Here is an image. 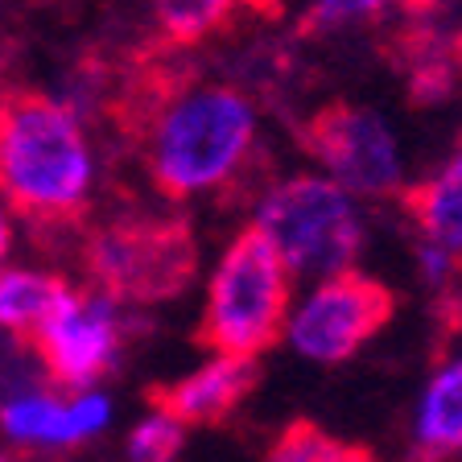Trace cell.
<instances>
[{
	"instance_id": "1",
	"label": "cell",
	"mask_w": 462,
	"mask_h": 462,
	"mask_svg": "<svg viewBox=\"0 0 462 462\" xmlns=\"http://www.w3.org/2000/svg\"><path fill=\"white\" fill-rule=\"evenodd\" d=\"M125 141L144 157L149 182L162 199L182 202L231 182L244 170L256 136L252 104L227 83H190L173 67L136 70L112 104Z\"/></svg>"
},
{
	"instance_id": "2",
	"label": "cell",
	"mask_w": 462,
	"mask_h": 462,
	"mask_svg": "<svg viewBox=\"0 0 462 462\" xmlns=\"http://www.w3.org/2000/svg\"><path fill=\"white\" fill-rule=\"evenodd\" d=\"M91 157L75 112L33 87H0V194L33 236L83 227Z\"/></svg>"
},
{
	"instance_id": "3",
	"label": "cell",
	"mask_w": 462,
	"mask_h": 462,
	"mask_svg": "<svg viewBox=\"0 0 462 462\" xmlns=\"http://www.w3.org/2000/svg\"><path fill=\"white\" fill-rule=\"evenodd\" d=\"M293 277L269 231L252 223L223 252L207 289V310L194 327V346L215 356H252L273 351L285 338Z\"/></svg>"
},
{
	"instance_id": "4",
	"label": "cell",
	"mask_w": 462,
	"mask_h": 462,
	"mask_svg": "<svg viewBox=\"0 0 462 462\" xmlns=\"http://www.w3.org/2000/svg\"><path fill=\"white\" fill-rule=\"evenodd\" d=\"M83 269L107 301L157 306L199 277V240L182 215H120L83 240Z\"/></svg>"
},
{
	"instance_id": "5",
	"label": "cell",
	"mask_w": 462,
	"mask_h": 462,
	"mask_svg": "<svg viewBox=\"0 0 462 462\" xmlns=\"http://www.w3.org/2000/svg\"><path fill=\"white\" fill-rule=\"evenodd\" d=\"M260 227L277 244L289 273H338L359 256L364 227L346 190L327 178L281 182L260 202Z\"/></svg>"
},
{
	"instance_id": "6",
	"label": "cell",
	"mask_w": 462,
	"mask_h": 462,
	"mask_svg": "<svg viewBox=\"0 0 462 462\" xmlns=\"http://www.w3.org/2000/svg\"><path fill=\"white\" fill-rule=\"evenodd\" d=\"M396 289L356 273L351 264L330 273L293 318V346L318 364H343L396 318Z\"/></svg>"
},
{
	"instance_id": "7",
	"label": "cell",
	"mask_w": 462,
	"mask_h": 462,
	"mask_svg": "<svg viewBox=\"0 0 462 462\" xmlns=\"http://www.w3.org/2000/svg\"><path fill=\"white\" fill-rule=\"evenodd\" d=\"M298 144L335 173V182L359 194H396L401 162L384 120L351 99H330L298 125Z\"/></svg>"
},
{
	"instance_id": "8",
	"label": "cell",
	"mask_w": 462,
	"mask_h": 462,
	"mask_svg": "<svg viewBox=\"0 0 462 462\" xmlns=\"http://www.w3.org/2000/svg\"><path fill=\"white\" fill-rule=\"evenodd\" d=\"M29 346L54 393H87L104 375H112L116 356H120V327L104 301L70 293L29 335Z\"/></svg>"
},
{
	"instance_id": "9",
	"label": "cell",
	"mask_w": 462,
	"mask_h": 462,
	"mask_svg": "<svg viewBox=\"0 0 462 462\" xmlns=\"http://www.w3.org/2000/svg\"><path fill=\"white\" fill-rule=\"evenodd\" d=\"M260 388V364L252 356H219L215 364L199 367L173 384H149L144 404L153 413L173 417L178 425H207L219 430L236 417L244 401Z\"/></svg>"
},
{
	"instance_id": "10",
	"label": "cell",
	"mask_w": 462,
	"mask_h": 462,
	"mask_svg": "<svg viewBox=\"0 0 462 462\" xmlns=\"http://www.w3.org/2000/svg\"><path fill=\"white\" fill-rule=\"evenodd\" d=\"M285 0H153L157 38L170 50L227 38L240 21H281Z\"/></svg>"
},
{
	"instance_id": "11",
	"label": "cell",
	"mask_w": 462,
	"mask_h": 462,
	"mask_svg": "<svg viewBox=\"0 0 462 462\" xmlns=\"http://www.w3.org/2000/svg\"><path fill=\"white\" fill-rule=\"evenodd\" d=\"M107 421L104 396H83L79 404H58L50 396H17L0 409V425L17 442H79Z\"/></svg>"
},
{
	"instance_id": "12",
	"label": "cell",
	"mask_w": 462,
	"mask_h": 462,
	"mask_svg": "<svg viewBox=\"0 0 462 462\" xmlns=\"http://www.w3.org/2000/svg\"><path fill=\"white\" fill-rule=\"evenodd\" d=\"M396 199L425 240L462 252V144L442 173L404 186V190H396Z\"/></svg>"
},
{
	"instance_id": "13",
	"label": "cell",
	"mask_w": 462,
	"mask_h": 462,
	"mask_svg": "<svg viewBox=\"0 0 462 462\" xmlns=\"http://www.w3.org/2000/svg\"><path fill=\"white\" fill-rule=\"evenodd\" d=\"M462 454V359L433 375L409 462H450Z\"/></svg>"
},
{
	"instance_id": "14",
	"label": "cell",
	"mask_w": 462,
	"mask_h": 462,
	"mask_svg": "<svg viewBox=\"0 0 462 462\" xmlns=\"http://www.w3.org/2000/svg\"><path fill=\"white\" fill-rule=\"evenodd\" d=\"M75 289L62 277L50 273H29V269H9L0 273V327L17 335V343H29V335L54 314Z\"/></svg>"
},
{
	"instance_id": "15",
	"label": "cell",
	"mask_w": 462,
	"mask_h": 462,
	"mask_svg": "<svg viewBox=\"0 0 462 462\" xmlns=\"http://www.w3.org/2000/svg\"><path fill=\"white\" fill-rule=\"evenodd\" d=\"M264 462H384V458L364 442L335 438V433L322 430V425L310 421V417H293V421L273 438Z\"/></svg>"
},
{
	"instance_id": "16",
	"label": "cell",
	"mask_w": 462,
	"mask_h": 462,
	"mask_svg": "<svg viewBox=\"0 0 462 462\" xmlns=\"http://www.w3.org/2000/svg\"><path fill=\"white\" fill-rule=\"evenodd\" d=\"M388 0H314L306 9V17L298 21V38H322L330 29H346V25H359V21H372L384 13Z\"/></svg>"
},
{
	"instance_id": "17",
	"label": "cell",
	"mask_w": 462,
	"mask_h": 462,
	"mask_svg": "<svg viewBox=\"0 0 462 462\" xmlns=\"http://www.w3.org/2000/svg\"><path fill=\"white\" fill-rule=\"evenodd\" d=\"M182 446H186V425H178L165 413L141 421L133 430V438H128V454H133V462H173Z\"/></svg>"
},
{
	"instance_id": "18",
	"label": "cell",
	"mask_w": 462,
	"mask_h": 462,
	"mask_svg": "<svg viewBox=\"0 0 462 462\" xmlns=\"http://www.w3.org/2000/svg\"><path fill=\"white\" fill-rule=\"evenodd\" d=\"M9 244H13V227H9V219L0 215V260H5V252H9Z\"/></svg>"
},
{
	"instance_id": "19",
	"label": "cell",
	"mask_w": 462,
	"mask_h": 462,
	"mask_svg": "<svg viewBox=\"0 0 462 462\" xmlns=\"http://www.w3.org/2000/svg\"><path fill=\"white\" fill-rule=\"evenodd\" d=\"M450 54H454V62H458V70H462V29L458 33H450Z\"/></svg>"
},
{
	"instance_id": "20",
	"label": "cell",
	"mask_w": 462,
	"mask_h": 462,
	"mask_svg": "<svg viewBox=\"0 0 462 462\" xmlns=\"http://www.w3.org/2000/svg\"><path fill=\"white\" fill-rule=\"evenodd\" d=\"M0 462H5V458H0Z\"/></svg>"
}]
</instances>
